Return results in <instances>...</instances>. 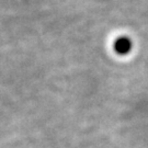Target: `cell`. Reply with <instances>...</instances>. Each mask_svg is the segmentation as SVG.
Segmentation results:
<instances>
[{"label":"cell","mask_w":148,"mask_h":148,"mask_svg":"<svg viewBox=\"0 0 148 148\" xmlns=\"http://www.w3.org/2000/svg\"><path fill=\"white\" fill-rule=\"evenodd\" d=\"M132 41L127 36H120L114 42V51L119 55H122V56L130 53L132 51Z\"/></svg>","instance_id":"cell-1"}]
</instances>
